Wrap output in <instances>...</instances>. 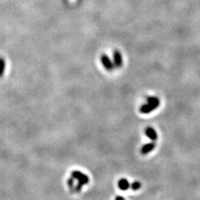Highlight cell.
<instances>
[{"instance_id": "cell-1", "label": "cell", "mask_w": 200, "mask_h": 200, "mask_svg": "<svg viewBox=\"0 0 200 200\" xmlns=\"http://www.w3.org/2000/svg\"><path fill=\"white\" fill-rule=\"evenodd\" d=\"M71 177L74 178V179H77L78 182L81 183L82 185H87L89 182V177L85 174L84 173L81 172L79 171H73L71 172Z\"/></svg>"}, {"instance_id": "cell-10", "label": "cell", "mask_w": 200, "mask_h": 200, "mask_svg": "<svg viewBox=\"0 0 200 200\" xmlns=\"http://www.w3.org/2000/svg\"><path fill=\"white\" fill-rule=\"evenodd\" d=\"M142 186V184L139 181L133 182L132 184H130V188L133 190H138Z\"/></svg>"}, {"instance_id": "cell-7", "label": "cell", "mask_w": 200, "mask_h": 200, "mask_svg": "<svg viewBox=\"0 0 200 200\" xmlns=\"http://www.w3.org/2000/svg\"><path fill=\"white\" fill-rule=\"evenodd\" d=\"M118 187L122 190H127L130 188V184L126 179H121L118 182Z\"/></svg>"}, {"instance_id": "cell-5", "label": "cell", "mask_w": 200, "mask_h": 200, "mask_svg": "<svg viewBox=\"0 0 200 200\" xmlns=\"http://www.w3.org/2000/svg\"><path fill=\"white\" fill-rule=\"evenodd\" d=\"M145 135L148 136V138L152 141H156L157 139V133H156V130L151 127H148L145 129Z\"/></svg>"}, {"instance_id": "cell-3", "label": "cell", "mask_w": 200, "mask_h": 200, "mask_svg": "<svg viewBox=\"0 0 200 200\" xmlns=\"http://www.w3.org/2000/svg\"><path fill=\"white\" fill-rule=\"evenodd\" d=\"M159 106V104L156 103H151V102H147L146 104H144L143 105L141 106L139 108V111L140 113L143 114H148L151 113L152 111L156 110L158 107Z\"/></svg>"}, {"instance_id": "cell-4", "label": "cell", "mask_w": 200, "mask_h": 200, "mask_svg": "<svg viewBox=\"0 0 200 200\" xmlns=\"http://www.w3.org/2000/svg\"><path fill=\"white\" fill-rule=\"evenodd\" d=\"M113 58H114L113 62H114L115 67H116V68H120V67L122 66L123 64L122 56L120 51L119 50L114 51V53H113Z\"/></svg>"}, {"instance_id": "cell-6", "label": "cell", "mask_w": 200, "mask_h": 200, "mask_svg": "<svg viewBox=\"0 0 200 200\" xmlns=\"http://www.w3.org/2000/svg\"><path fill=\"white\" fill-rule=\"evenodd\" d=\"M156 147L154 142H150V143H147L142 146V149H141V153L143 155H146L149 153L150 151H152Z\"/></svg>"}, {"instance_id": "cell-8", "label": "cell", "mask_w": 200, "mask_h": 200, "mask_svg": "<svg viewBox=\"0 0 200 200\" xmlns=\"http://www.w3.org/2000/svg\"><path fill=\"white\" fill-rule=\"evenodd\" d=\"M6 67V62L4 58L0 57V78H1L4 75V71H5Z\"/></svg>"}, {"instance_id": "cell-2", "label": "cell", "mask_w": 200, "mask_h": 200, "mask_svg": "<svg viewBox=\"0 0 200 200\" xmlns=\"http://www.w3.org/2000/svg\"><path fill=\"white\" fill-rule=\"evenodd\" d=\"M101 62H102L103 67L106 69L108 71H112L114 70V69L115 68V65H114V63L112 60L111 59L109 56H108L107 54L103 53L102 54L100 57Z\"/></svg>"}, {"instance_id": "cell-9", "label": "cell", "mask_w": 200, "mask_h": 200, "mask_svg": "<svg viewBox=\"0 0 200 200\" xmlns=\"http://www.w3.org/2000/svg\"><path fill=\"white\" fill-rule=\"evenodd\" d=\"M67 185H68L69 188L71 190V192H75V185H74V178L73 177H70L67 179Z\"/></svg>"}, {"instance_id": "cell-11", "label": "cell", "mask_w": 200, "mask_h": 200, "mask_svg": "<svg viewBox=\"0 0 200 200\" xmlns=\"http://www.w3.org/2000/svg\"><path fill=\"white\" fill-rule=\"evenodd\" d=\"M84 186V185L81 184V183L78 182L76 185H75V192H80L82 190V187Z\"/></svg>"}, {"instance_id": "cell-12", "label": "cell", "mask_w": 200, "mask_h": 200, "mask_svg": "<svg viewBox=\"0 0 200 200\" xmlns=\"http://www.w3.org/2000/svg\"><path fill=\"white\" fill-rule=\"evenodd\" d=\"M116 199H122V200H124L125 199V198L124 197H122V196H116Z\"/></svg>"}]
</instances>
